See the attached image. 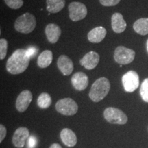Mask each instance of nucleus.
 Here are the masks:
<instances>
[{"label":"nucleus","instance_id":"11","mask_svg":"<svg viewBox=\"0 0 148 148\" xmlns=\"http://www.w3.org/2000/svg\"><path fill=\"white\" fill-rule=\"evenodd\" d=\"M99 55L95 51H89L79 60V64L88 70L93 69L99 62Z\"/></svg>","mask_w":148,"mask_h":148},{"label":"nucleus","instance_id":"15","mask_svg":"<svg viewBox=\"0 0 148 148\" xmlns=\"http://www.w3.org/2000/svg\"><path fill=\"white\" fill-rule=\"evenodd\" d=\"M45 34L48 41L56 43L61 35V29L58 25L54 23H49L45 27Z\"/></svg>","mask_w":148,"mask_h":148},{"label":"nucleus","instance_id":"26","mask_svg":"<svg viewBox=\"0 0 148 148\" xmlns=\"http://www.w3.org/2000/svg\"><path fill=\"white\" fill-rule=\"evenodd\" d=\"M38 49L36 47H29L26 49V52L29 58L32 59L34 58L35 56H36L37 53H38Z\"/></svg>","mask_w":148,"mask_h":148},{"label":"nucleus","instance_id":"2","mask_svg":"<svg viewBox=\"0 0 148 148\" xmlns=\"http://www.w3.org/2000/svg\"><path fill=\"white\" fill-rule=\"evenodd\" d=\"M110 88V82L106 77H99L96 79L90 88V99L94 102H99L106 97Z\"/></svg>","mask_w":148,"mask_h":148},{"label":"nucleus","instance_id":"14","mask_svg":"<svg viewBox=\"0 0 148 148\" xmlns=\"http://www.w3.org/2000/svg\"><path fill=\"white\" fill-rule=\"evenodd\" d=\"M111 25H112V30L115 33L119 34L124 32L125 29H126L127 24L123 17V15L119 12H115L111 17Z\"/></svg>","mask_w":148,"mask_h":148},{"label":"nucleus","instance_id":"23","mask_svg":"<svg viewBox=\"0 0 148 148\" xmlns=\"http://www.w3.org/2000/svg\"><path fill=\"white\" fill-rule=\"evenodd\" d=\"M8 50V41L5 38H1L0 40V59L3 60L5 58Z\"/></svg>","mask_w":148,"mask_h":148},{"label":"nucleus","instance_id":"18","mask_svg":"<svg viewBox=\"0 0 148 148\" xmlns=\"http://www.w3.org/2000/svg\"><path fill=\"white\" fill-rule=\"evenodd\" d=\"M52 60V52L50 50H45L38 56L37 59V64L40 68H46L50 65Z\"/></svg>","mask_w":148,"mask_h":148},{"label":"nucleus","instance_id":"8","mask_svg":"<svg viewBox=\"0 0 148 148\" xmlns=\"http://www.w3.org/2000/svg\"><path fill=\"white\" fill-rule=\"evenodd\" d=\"M122 84L124 90L127 92H132L139 86V76L136 71H127L122 76Z\"/></svg>","mask_w":148,"mask_h":148},{"label":"nucleus","instance_id":"24","mask_svg":"<svg viewBox=\"0 0 148 148\" xmlns=\"http://www.w3.org/2000/svg\"><path fill=\"white\" fill-rule=\"evenodd\" d=\"M5 4L12 9H18L23 5V0H4Z\"/></svg>","mask_w":148,"mask_h":148},{"label":"nucleus","instance_id":"4","mask_svg":"<svg viewBox=\"0 0 148 148\" xmlns=\"http://www.w3.org/2000/svg\"><path fill=\"white\" fill-rule=\"evenodd\" d=\"M105 119L112 124H125L127 121V116L120 109L109 107L105 109L103 112Z\"/></svg>","mask_w":148,"mask_h":148},{"label":"nucleus","instance_id":"17","mask_svg":"<svg viewBox=\"0 0 148 148\" xmlns=\"http://www.w3.org/2000/svg\"><path fill=\"white\" fill-rule=\"evenodd\" d=\"M60 138L62 143L67 147H74L77 143L76 135L69 128H64L61 131Z\"/></svg>","mask_w":148,"mask_h":148},{"label":"nucleus","instance_id":"27","mask_svg":"<svg viewBox=\"0 0 148 148\" xmlns=\"http://www.w3.org/2000/svg\"><path fill=\"white\" fill-rule=\"evenodd\" d=\"M37 140L34 136H29L28 138V147L29 148H34L36 146Z\"/></svg>","mask_w":148,"mask_h":148},{"label":"nucleus","instance_id":"20","mask_svg":"<svg viewBox=\"0 0 148 148\" xmlns=\"http://www.w3.org/2000/svg\"><path fill=\"white\" fill-rule=\"evenodd\" d=\"M133 29L137 34L142 36L148 34V18H141L136 20L133 25Z\"/></svg>","mask_w":148,"mask_h":148},{"label":"nucleus","instance_id":"12","mask_svg":"<svg viewBox=\"0 0 148 148\" xmlns=\"http://www.w3.org/2000/svg\"><path fill=\"white\" fill-rule=\"evenodd\" d=\"M71 84L75 89L79 91L85 90L88 85V77L83 72L79 71L74 73L71 77Z\"/></svg>","mask_w":148,"mask_h":148},{"label":"nucleus","instance_id":"9","mask_svg":"<svg viewBox=\"0 0 148 148\" xmlns=\"http://www.w3.org/2000/svg\"><path fill=\"white\" fill-rule=\"evenodd\" d=\"M32 100V94L28 90H24L18 95L16 100V108L18 112H23L27 110Z\"/></svg>","mask_w":148,"mask_h":148},{"label":"nucleus","instance_id":"10","mask_svg":"<svg viewBox=\"0 0 148 148\" xmlns=\"http://www.w3.org/2000/svg\"><path fill=\"white\" fill-rule=\"evenodd\" d=\"M29 137V130L25 127H20L16 130L12 136V143L17 148H22Z\"/></svg>","mask_w":148,"mask_h":148},{"label":"nucleus","instance_id":"21","mask_svg":"<svg viewBox=\"0 0 148 148\" xmlns=\"http://www.w3.org/2000/svg\"><path fill=\"white\" fill-rule=\"evenodd\" d=\"M37 104L42 109L49 108L51 104V96L47 92H42L37 99Z\"/></svg>","mask_w":148,"mask_h":148},{"label":"nucleus","instance_id":"25","mask_svg":"<svg viewBox=\"0 0 148 148\" xmlns=\"http://www.w3.org/2000/svg\"><path fill=\"white\" fill-rule=\"evenodd\" d=\"M121 0H99V3L104 6H114L117 5Z\"/></svg>","mask_w":148,"mask_h":148},{"label":"nucleus","instance_id":"7","mask_svg":"<svg viewBox=\"0 0 148 148\" xmlns=\"http://www.w3.org/2000/svg\"><path fill=\"white\" fill-rule=\"evenodd\" d=\"M69 12V18L73 21H78L82 20L87 14V8L84 3L78 1H73L68 6Z\"/></svg>","mask_w":148,"mask_h":148},{"label":"nucleus","instance_id":"29","mask_svg":"<svg viewBox=\"0 0 148 148\" xmlns=\"http://www.w3.org/2000/svg\"><path fill=\"white\" fill-rule=\"evenodd\" d=\"M49 148H62V147L58 143H53Z\"/></svg>","mask_w":148,"mask_h":148},{"label":"nucleus","instance_id":"22","mask_svg":"<svg viewBox=\"0 0 148 148\" xmlns=\"http://www.w3.org/2000/svg\"><path fill=\"white\" fill-rule=\"evenodd\" d=\"M140 95L143 100L148 103V78L144 79L140 85Z\"/></svg>","mask_w":148,"mask_h":148},{"label":"nucleus","instance_id":"28","mask_svg":"<svg viewBox=\"0 0 148 148\" xmlns=\"http://www.w3.org/2000/svg\"><path fill=\"white\" fill-rule=\"evenodd\" d=\"M7 130L4 125L2 124L0 125V142H2L4 139L5 135H6Z\"/></svg>","mask_w":148,"mask_h":148},{"label":"nucleus","instance_id":"5","mask_svg":"<svg viewBox=\"0 0 148 148\" xmlns=\"http://www.w3.org/2000/svg\"><path fill=\"white\" fill-rule=\"evenodd\" d=\"M56 109L59 113L66 116L74 115L77 113L78 106L71 98H63L56 103Z\"/></svg>","mask_w":148,"mask_h":148},{"label":"nucleus","instance_id":"1","mask_svg":"<svg viewBox=\"0 0 148 148\" xmlns=\"http://www.w3.org/2000/svg\"><path fill=\"white\" fill-rule=\"evenodd\" d=\"M29 60L30 58L27 54L26 49H16L7 60V71L12 75L23 73L28 67Z\"/></svg>","mask_w":148,"mask_h":148},{"label":"nucleus","instance_id":"19","mask_svg":"<svg viewBox=\"0 0 148 148\" xmlns=\"http://www.w3.org/2000/svg\"><path fill=\"white\" fill-rule=\"evenodd\" d=\"M47 10L50 13H57L63 9L65 0H46Z\"/></svg>","mask_w":148,"mask_h":148},{"label":"nucleus","instance_id":"13","mask_svg":"<svg viewBox=\"0 0 148 148\" xmlns=\"http://www.w3.org/2000/svg\"><path fill=\"white\" fill-rule=\"evenodd\" d=\"M59 70L64 75H69L73 71V63L66 55L60 56L57 61Z\"/></svg>","mask_w":148,"mask_h":148},{"label":"nucleus","instance_id":"16","mask_svg":"<svg viewBox=\"0 0 148 148\" xmlns=\"http://www.w3.org/2000/svg\"><path fill=\"white\" fill-rule=\"evenodd\" d=\"M106 35V29L102 26L93 28L88 33V40L92 43H98L103 40Z\"/></svg>","mask_w":148,"mask_h":148},{"label":"nucleus","instance_id":"30","mask_svg":"<svg viewBox=\"0 0 148 148\" xmlns=\"http://www.w3.org/2000/svg\"><path fill=\"white\" fill-rule=\"evenodd\" d=\"M146 48H147V51L148 52V39L147 40V42H146Z\"/></svg>","mask_w":148,"mask_h":148},{"label":"nucleus","instance_id":"3","mask_svg":"<svg viewBox=\"0 0 148 148\" xmlns=\"http://www.w3.org/2000/svg\"><path fill=\"white\" fill-rule=\"evenodd\" d=\"M36 21L33 14L26 12L16 18L14 23V28L17 32L23 34H29L35 29Z\"/></svg>","mask_w":148,"mask_h":148},{"label":"nucleus","instance_id":"6","mask_svg":"<svg viewBox=\"0 0 148 148\" xmlns=\"http://www.w3.org/2000/svg\"><path fill=\"white\" fill-rule=\"evenodd\" d=\"M135 58V51L124 46H119L115 49L114 53V59L116 63L127 64L131 63Z\"/></svg>","mask_w":148,"mask_h":148}]
</instances>
